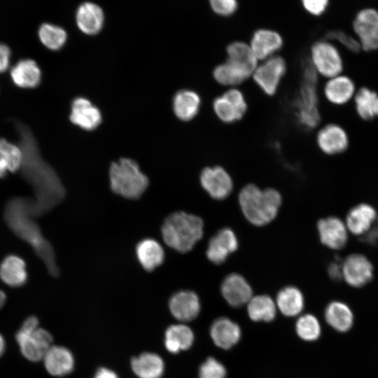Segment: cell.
I'll return each instance as SVG.
<instances>
[{"instance_id": "603a6c76", "label": "cell", "mask_w": 378, "mask_h": 378, "mask_svg": "<svg viewBox=\"0 0 378 378\" xmlns=\"http://www.w3.org/2000/svg\"><path fill=\"white\" fill-rule=\"evenodd\" d=\"M10 77L13 83L24 88L36 87L41 80V70L37 63L31 59L18 61L10 69Z\"/></svg>"}, {"instance_id": "ba28073f", "label": "cell", "mask_w": 378, "mask_h": 378, "mask_svg": "<svg viewBox=\"0 0 378 378\" xmlns=\"http://www.w3.org/2000/svg\"><path fill=\"white\" fill-rule=\"evenodd\" d=\"M311 55L313 66L323 76L333 78L343 70V61L339 51L326 41L314 43L311 48Z\"/></svg>"}, {"instance_id": "ffe728a7", "label": "cell", "mask_w": 378, "mask_h": 378, "mask_svg": "<svg viewBox=\"0 0 378 378\" xmlns=\"http://www.w3.org/2000/svg\"><path fill=\"white\" fill-rule=\"evenodd\" d=\"M172 314L181 321L194 319L200 309L197 295L192 291L182 290L174 293L169 302Z\"/></svg>"}, {"instance_id": "3957f363", "label": "cell", "mask_w": 378, "mask_h": 378, "mask_svg": "<svg viewBox=\"0 0 378 378\" xmlns=\"http://www.w3.org/2000/svg\"><path fill=\"white\" fill-rule=\"evenodd\" d=\"M203 230L204 223L200 217L183 211L170 214L161 227L164 242L181 253L190 251L202 238Z\"/></svg>"}, {"instance_id": "7a4b0ae2", "label": "cell", "mask_w": 378, "mask_h": 378, "mask_svg": "<svg viewBox=\"0 0 378 378\" xmlns=\"http://www.w3.org/2000/svg\"><path fill=\"white\" fill-rule=\"evenodd\" d=\"M5 220L10 228L33 248L43 260L49 272L54 276L59 274L54 251L50 244L44 238L35 222L33 199L17 197L7 204L4 214Z\"/></svg>"}, {"instance_id": "8992f818", "label": "cell", "mask_w": 378, "mask_h": 378, "mask_svg": "<svg viewBox=\"0 0 378 378\" xmlns=\"http://www.w3.org/2000/svg\"><path fill=\"white\" fill-rule=\"evenodd\" d=\"M316 85V70L312 63L307 60L303 64L299 94L295 102L298 122L307 130L315 128L321 121Z\"/></svg>"}, {"instance_id": "30bf717a", "label": "cell", "mask_w": 378, "mask_h": 378, "mask_svg": "<svg viewBox=\"0 0 378 378\" xmlns=\"http://www.w3.org/2000/svg\"><path fill=\"white\" fill-rule=\"evenodd\" d=\"M286 62L281 57H270L255 69L253 78L265 94L273 95L286 72Z\"/></svg>"}, {"instance_id": "b9f144b4", "label": "cell", "mask_w": 378, "mask_h": 378, "mask_svg": "<svg viewBox=\"0 0 378 378\" xmlns=\"http://www.w3.org/2000/svg\"><path fill=\"white\" fill-rule=\"evenodd\" d=\"M226 371L225 367L214 358H209L200 366V378H225Z\"/></svg>"}, {"instance_id": "836d02e7", "label": "cell", "mask_w": 378, "mask_h": 378, "mask_svg": "<svg viewBox=\"0 0 378 378\" xmlns=\"http://www.w3.org/2000/svg\"><path fill=\"white\" fill-rule=\"evenodd\" d=\"M356 111L360 118L372 120L378 118V94L368 87L360 88L355 95Z\"/></svg>"}, {"instance_id": "6da1fadb", "label": "cell", "mask_w": 378, "mask_h": 378, "mask_svg": "<svg viewBox=\"0 0 378 378\" xmlns=\"http://www.w3.org/2000/svg\"><path fill=\"white\" fill-rule=\"evenodd\" d=\"M16 130L18 145L23 154L20 169L23 177L33 188L34 212L37 217L58 204L64 197L65 190L54 169L41 156L31 130L22 122L16 124Z\"/></svg>"}, {"instance_id": "f35d334b", "label": "cell", "mask_w": 378, "mask_h": 378, "mask_svg": "<svg viewBox=\"0 0 378 378\" xmlns=\"http://www.w3.org/2000/svg\"><path fill=\"white\" fill-rule=\"evenodd\" d=\"M298 336L306 341H314L321 335V326L318 319L312 314L302 316L296 323Z\"/></svg>"}, {"instance_id": "7c38bea8", "label": "cell", "mask_w": 378, "mask_h": 378, "mask_svg": "<svg viewBox=\"0 0 378 378\" xmlns=\"http://www.w3.org/2000/svg\"><path fill=\"white\" fill-rule=\"evenodd\" d=\"M70 121L85 130L96 129L102 121L99 108L84 97L74 98L71 104Z\"/></svg>"}, {"instance_id": "ac0fdd59", "label": "cell", "mask_w": 378, "mask_h": 378, "mask_svg": "<svg viewBox=\"0 0 378 378\" xmlns=\"http://www.w3.org/2000/svg\"><path fill=\"white\" fill-rule=\"evenodd\" d=\"M225 300L232 307H240L252 298V289L246 279L239 274H230L221 286Z\"/></svg>"}, {"instance_id": "4316f807", "label": "cell", "mask_w": 378, "mask_h": 378, "mask_svg": "<svg viewBox=\"0 0 378 378\" xmlns=\"http://www.w3.org/2000/svg\"><path fill=\"white\" fill-rule=\"evenodd\" d=\"M211 338L218 347L227 349L239 341L241 330L239 326L227 318L216 320L211 328Z\"/></svg>"}, {"instance_id": "5b68a950", "label": "cell", "mask_w": 378, "mask_h": 378, "mask_svg": "<svg viewBox=\"0 0 378 378\" xmlns=\"http://www.w3.org/2000/svg\"><path fill=\"white\" fill-rule=\"evenodd\" d=\"M109 180L113 192L130 200L139 198L149 183L138 163L127 158H122L111 164Z\"/></svg>"}, {"instance_id": "9c48e42d", "label": "cell", "mask_w": 378, "mask_h": 378, "mask_svg": "<svg viewBox=\"0 0 378 378\" xmlns=\"http://www.w3.org/2000/svg\"><path fill=\"white\" fill-rule=\"evenodd\" d=\"M353 29L364 50H378V11L377 10L365 8L359 10L354 19Z\"/></svg>"}, {"instance_id": "ab89813d", "label": "cell", "mask_w": 378, "mask_h": 378, "mask_svg": "<svg viewBox=\"0 0 378 378\" xmlns=\"http://www.w3.org/2000/svg\"><path fill=\"white\" fill-rule=\"evenodd\" d=\"M0 149L6 160L8 171L15 172L20 169L23 158L22 151L20 146L13 144L4 138H1Z\"/></svg>"}, {"instance_id": "7bdbcfd3", "label": "cell", "mask_w": 378, "mask_h": 378, "mask_svg": "<svg viewBox=\"0 0 378 378\" xmlns=\"http://www.w3.org/2000/svg\"><path fill=\"white\" fill-rule=\"evenodd\" d=\"M210 4L216 13L224 16L232 14L238 6L234 0H211Z\"/></svg>"}, {"instance_id": "7dc6e473", "label": "cell", "mask_w": 378, "mask_h": 378, "mask_svg": "<svg viewBox=\"0 0 378 378\" xmlns=\"http://www.w3.org/2000/svg\"><path fill=\"white\" fill-rule=\"evenodd\" d=\"M93 378H118V377L113 370L101 368L96 372Z\"/></svg>"}, {"instance_id": "681fc988", "label": "cell", "mask_w": 378, "mask_h": 378, "mask_svg": "<svg viewBox=\"0 0 378 378\" xmlns=\"http://www.w3.org/2000/svg\"><path fill=\"white\" fill-rule=\"evenodd\" d=\"M8 164L4 155L0 149V178L4 177L8 171Z\"/></svg>"}, {"instance_id": "816d5d0a", "label": "cell", "mask_w": 378, "mask_h": 378, "mask_svg": "<svg viewBox=\"0 0 378 378\" xmlns=\"http://www.w3.org/2000/svg\"><path fill=\"white\" fill-rule=\"evenodd\" d=\"M5 349V341L1 335H0V356L3 354Z\"/></svg>"}, {"instance_id": "d4e9b609", "label": "cell", "mask_w": 378, "mask_h": 378, "mask_svg": "<svg viewBox=\"0 0 378 378\" xmlns=\"http://www.w3.org/2000/svg\"><path fill=\"white\" fill-rule=\"evenodd\" d=\"M227 61L247 75L253 74L257 68V58L251 47L241 41H234L227 47Z\"/></svg>"}, {"instance_id": "60d3db41", "label": "cell", "mask_w": 378, "mask_h": 378, "mask_svg": "<svg viewBox=\"0 0 378 378\" xmlns=\"http://www.w3.org/2000/svg\"><path fill=\"white\" fill-rule=\"evenodd\" d=\"M326 40H332L339 42L348 50L357 53L360 50V44L355 38L340 29H332L325 34Z\"/></svg>"}, {"instance_id": "484cf974", "label": "cell", "mask_w": 378, "mask_h": 378, "mask_svg": "<svg viewBox=\"0 0 378 378\" xmlns=\"http://www.w3.org/2000/svg\"><path fill=\"white\" fill-rule=\"evenodd\" d=\"M137 259L144 270L153 271L162 265L164 260V251L158 241L153 239H144L136 246Z\"/></svg>"}, {"instance_id": "cb8c5ba5", "label": "cell", "mask_w": 378, "mask_h": 378, "mask_svg": "<svg viewBox=\"0 0 378 378\" xmlns=\"http://www.w3.org/2000/svg\"><path fill=\"white\" fill-rule=\"evenodd\" d=\"M282 45L283 40L279 33L260 29L254 32L250 47L257 59H263L280 49Z\"/></svg>"}, {"instance_id": "8d00e7d4", "label": "cell", "mask_w": 378, "mask_h": 378, "mask_svg": "<svg viewBox=\"0 0 378 378\" xmlns=\"http://www.w3.org/2000/svg\"><path fill=\"white\" fill-rule=\"evenodd\" d=\"M38 35L41 42L52 50L62 48L67 39V33L63 27L50 22L40 25Z\"/></svg>"}, {"instance_id": "bcb514c9", "label": "cell", "mask_w": 378, "mask_h": 378, "mask_svg": "<svg viewBox=\"0 0 378 378\" xmlns=\"http://www.w3.org/2000/svg\"><path fill=\"white\" fill-rule=\"evenodd\" d=\"M328 273L333 280L340 279L342 277V264L338 262L331 263L328 268Z\"/></svg>"}, {"instance_id": "4dcf8cb0", "label": "cell", "mask_w": 378, "mask_h": 378, "mask_svg": "<svg viewBox=\"0 0 378 378\" xmlns=\"http://www.w3.org/2000/svg\"><path fill=\"white\" fill-rule=\"evenodd\" d=\"M200 106V96L190 90H181L174 96L172 108L176 116L181 120L192 119Z\"/></svg>"}, {"instance_id": "9a60e30c", "label": "cell", "mask_w": 378, "mask_h": 378, "mask_svg": "<svg viewBox=\"0 0 378 378\" xmlns=\"http://www.w3.org/2000/svg\"><path fill=\"white\" fill-rule=\"evenodd\" d=\"M237 247L238 241L234 232L230 228H223L211 238L206 254L211 262L221 264Z\"/></svg>"}, {"instance_id": "7402d4cb", "label": "cell", "mask_w": 378, "mask_h": 378, "mask_svg": "<svg viewBox=\"0 0 378 378\" xmlns=\"http://www.w3.org/2000/svg\"><path fill=\"white\" fill-rule=\"evenodd\" d=\"M377 216L374 207L367 204H360L350 210L345 224L352 234L365 235L373 226Z\"/></svg>"}, {"instance_id": "277c9868", "label": "cell", "mask_w": 378, "mask_h": 378, "mask_svg": "<svg viewBox=\"0 0 378 378\" xmlns=\"http://www.w3.org/2000/svg\"><path fill=\"white\" fill-rule=\"evenodd\" d=\"M239 202L246 218L252 224L261 226L270 223L276 216L281 197L274 189L261 190L250 184L241 190Z\"/></svg>"}, {"instance_id": "f1b7e54d", "label": "cell", "mask_w": 378, "mask_h": 378, "mask_svg": "<svg viewBox=\"0 0 378 378\" xmlns=\"http://www.w3.org/2000/svg\"><path fill=\"white\" fill-rule=\"evenodd\" d=\"M355 92L354 81L348 76L331 78L325 85L324 94L332 104L342 105L348 102Z\"/></svg>"}, {"instance_id": "52a82bcc", "label": "cell", "mask_w": 378, "mask_h": 378, "mask_svg": "<svg viewBox=\"0 0 378 378\" xmlns=\"http://www.w3.org/2000/svg\"><path fill=\"white\" fill-rule=\"evenodd\" d=\"M15 339L22 355L34 362L42 360L52 346V335L38 327V321L35 316H29L24 320L16 333Z\"/></svg>"}, {"instance_id": "f6af8a7d", "label": "cell", "mask_w": 378, "mask_h": 378, "mask_svg": "<svg viewBox=\"0 0 378 378\" xmlns=\"http://www.w3.org/2000/svg\"><path fill=\"white\" fill-rule=\"evenodd\" d=\"M10 50L9 47L0 43V73L6 71L10 64Z\"/></svg>"}, {"instance_id": "83f0119b", "label": "cell", "mask_w": 378, "mask_h": 378, "mask_svg": "<svg viewBox=\"0 0 378 378\" xmlns=\"http://www.w3.org/2000/svg\"><path fill=\"white\" fill-rule=\"evenodd\" d=\"M133 372L139 378H160L164 365L162 358L154 353L144 352L131 360Z\"/></svg>"}, {"instance_id": "1f68e13d", "label": "cell", "mask_w": 378, "mask_h": 378, "mask_svg": "<svg viewBox=\"0 0 378 378\" xmlns=\"http://www.w3.org/2000/svg\"><path fill=\"white\" fill-rule=\"evenodd\" d=\"M193 340V332L186 325H172L165 332L164 344L170 353L176 354L181 350L188 349L192 346Z\"/></svg>"}, {"instance_id": "d6986e66", "label": "cell", "mask_w": 378, "mask_h": 378, "mask_svg": "<svg viewBox=\"0 0 378 378\" xmlns=\"http://www.w3.org/2000/svg\"><path fill=\"white\" fill-rule=\"evenodd\" d=\"M76 22L80 31L87 34H96L103 27L104 13L98 4L85 1L76 11Z\"/></svg>"}, {"instance_id": "8fae6325", "label": "cell", "mask_w": 378, "mask_h": 378, "mask_svg": "<svg viewBox=\"0 0 378 378\" xmlns=\"http://www.w3.org/2000/svg\"><path fill=\"white\" fill-rule=\"evenodd\" d=\"M213 107L219 119L224 122L231 123L243 117L247 105L239 90L230 89L214 99Z\"/></svg>"}, {"instance_id": "d6a6232c", "label": "cell", "mask_w": 378, "mask_h": 378, "mask_svg": "<svg viewBox=\"0 0 378 378\" xmlns=\"http://www.w3.org/2000/svg\"><path fill=\"white\" fill-rule=\"evenodd\" d=\"M327 323L339 332L348 331L353 325L354 316L350 308L342 302H332L326 307Z\"/></svg>"}, {"instance_id": "ee69618b", "label": "cell", "mask_w": 378, "mask_h": 378, "mask_svg": "<svg viewBox=\"0 0 378 378\" xmlns=\"http://www.w3.org/2000/svg\"><path fill=\"white\" fill-rule=\"evenodd\" d=\"M302 3L304 9L314 15H322L326 10L329 4L328 1L326 0H304Z\"/></svg>"}, {"instance_id": "f907efd6", "label": "cell", "mask_w": 378, "mask_h": 378, "mask_svg": "<svg viewBox=\"0 0 378 378\" xmlns=\"http://www.w3.org/2000/svg\"><path fill=\"white\" fill-rule=\"evenodd\" d=\"M6 296L5 293L0 290V309L4 306L6 302Z\"/></svg>"}, {"instance_id": "4fadbf2b", "label": "cell", "mask_w": 378, "mask_h": 378, "mask_svg": "<svg viewBox=\"0 0 378 378\" xmlns=\"http://www.w3.org/2000/svg\"><path fill=\"white\" fill-rule=\"evenodd\" d=\"M200 183L208 194L216 200L226 198L232 189L230 175L220 167L204 168L200 174Z\"/></svg>"}, {"instance_id": "e0dca14e", "label": "cell", "mask_w": 378, "mask_h": 378, "mask_svg": "<svg viewBox=\"0 0 378 378\" xmlns=\"http://www.w3.org/2000/svg\"><path fill=\"white\" fill-rule=\"evenodd\" d=\"M316 141L320 149L328 155L342 153L349 146V138L345 130L335 123L321 128L318 132Z\"/></svg>"}, {"instance_id": "5bb4252c", "label": "cell", "mask_w": 378, "mask_h": 378, "mask_svg": "<svg viewBox=\"0 0 378 378\" xmlns=\"http://www.w3.org/2000/svg\"><path fill=\"white\" fill-rule=\"evenodd\" d=\"M373 268L368 259L361 254H352L342 263V277L348 284L361 287L372 278Z\"/></svg>"}, {"instance_id": "44dd1931", "label": "cell", "mask_w": 378, "mask_h": 378, "mask_svg": "<svg viewBox=\"0 0 378 378\" xmlns=\"http://www.w3.org/2000/svg\"><path fill=\"white\" fill-rule=\"evenodd\" d=\"M46 370L52 376L62 377L74 369V359L66 347L52 345L43 358Z\"/></svg>"}, {"instance_id": "74e56055", "label": "cell", "mask_w": 378, "mask_h": 378, "mask_svg": "<svg viewBox=\"0 0 378 378\" xmlns=\"http://www.w3.org/2000/svg\"><path fill=\"white\" fill-rule=\"evenodd\" d=\"M213 74L216 81L224 85L240 84L248 77L245 72L227 61L216 66Z\"/></svg>"}, {"instance_id": "f546056e", "label": "cell", "mask_w": 378, "mask_h": 378, "mask_svg": "<svg viewBox=\"0 0 378 378\" xmlns=\"http://www.w3.org/2000/svg\"><path fill=\"white\" fill-rule=\"evenodd\" d=\"M0 278L6 284L12 287L24 284L27 273L24 260L15 255L6 257L0 265Z\"/></svg>"}, {"instance_id": "2e32d148", "label": "cell", "mask_w": 378, "mask_h": 378, "mask_svg": "<svg viewBox=\"0 0 378 378\" xmlns=\"http://www.w3.org/2000/svg\"><path fill=\"white\" fill-rule=\"evenodd\" d=\"M321 242L332 249H340L347 241L346 224L336 217L322 218L317 225Z\"/></svg>"}, {"instance_id": "d590c367", "label": "cell", "mask_w": 378, "mask_h": 378, "mask_svg": "<svg viewBox=\"0 0 378 378\" xmlns=\"http://www.w3.org/2000/svg\"><path fill=\"white\" fill-rule=\"evenodd\" d=\"M247 310L251 319L255 321H270L276 314L275 304L267 295L252 297L248 302Z\"/></svg>"}, {"instance_id": "c3c4849f", "label": "cell", "mask_w": 378, "mask_h": 378, "mask_svg": "<svg viewBox=\"0 0 378 378\" xmlns=\"http://www.w3.org/2000/svg\"><path fill=\"white\" fill-rule=\"evenodd\" d=\"M378 239V219L376 220L372 230L365 234V240L368 242L374 241Z\"/></svg>"}, {"instance_id": "e575fe53", "label": "cell", "mask_w": 378, "mask_h": 378, "mask_svg": "<svg viewBox=\"0 0 378 378\" xmlns=\"http://www.w3.org/2000/svg\"><path fill=\"white\" fill-rule=\"evenodd\" d=\"M276 304L284 315L293 316L300 313L303 309V295L297 288L288 286L278 293Z\"/></svg>"}]
</instances>
